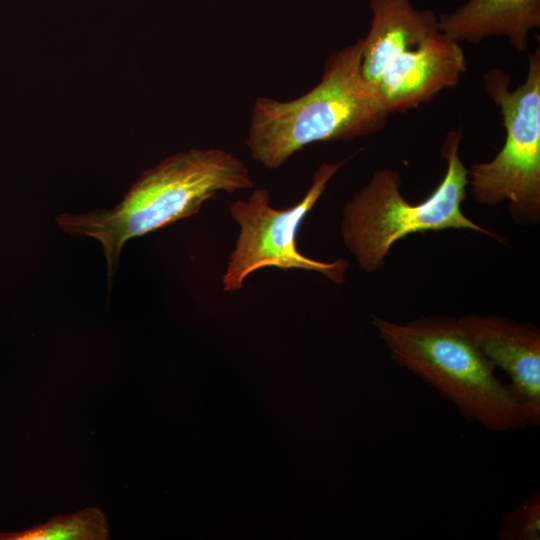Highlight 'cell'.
<instances>
[{
  "label": "cell",
  "mask_w": 540,
  "mask_h": 540,
  "mask_svg": "<svg viewBox=\"0 0 540 540\" xmlns=\"http://www.w3.org/2000/svg\"><path fill=\"white\" fill-rule=\"evenodd\" d=\"M343 164H321L305 195L289 208H274L264 188L255 189L247 200L239 199L231 205L230 214L239 226V234L222 276L225 292L242 289L244 280L264 267L302 269L319 273L336 284L345 282L347 259L318 261L303 255L296 243L300 225Z\"/></svg>",
  "instance_id": "7"
},
{
  "label": "cell",
  "mask_w": 540,
  "mask_h": 540,
  "mask_svg": "<svg viewBox=\"0 0 540 540\" xmlns=\"http://www.w3.org/2000/svg\"><path fill=\"white\" fill-rule=\"evenodd\" d=\"M461 139L460 129L447 134L440 151L446 160L444 176L421 202L411 203L403 196L399 171L381 168L345 203L340 222L341 240L364 272L373 274L382 270L392 246L414 233L468 229L501 241L497 234L462 211L468 168L459 154Z\"/></svg>",
  "instance_id": "4"
},
{
  "label": "cell",
  "mask_w": 540,
  "mask_h": 540,
  "mask_svg": "<svg viewBox=\"0 0 540 540\" xmlns=\"http://www.w3.org/2000/svg\"><path fill=\"white\" fill-rule=\"evenodd\" d=\"M458 322L492 365L510 378L508 387L526 425H539V329L496 315L470 314L458 318Z\"/></svg>",
  "instance_id": "8"
},
{
  "label": "cell",
  "mask_w": 540,
  "mask_h": 540,
  "mask_svg": "<svg viewBox=\"0 0 540 540\" xmlns=\"http://www.w3.org/2000/svg\"><path fill=\"white\" fill-rule=\"evenodd\" d=\"M363 38L332 52L319 83L293 100L259 97L247 147L267 169H278L317 142L350 141L382 130L391 114L361 72Z\"/></svg>",
  "instance_id": "2"
},
{
  "label": "cell",
  "mask_w": 540,
  "mask_h": 540,
  "mask_svg": "<svg viewBox=\"0 0 540 540\" xmlns=\"http://www.w3.org/2000/svg\"><path fill=\"white\" fill-rule=\"evenodd\" d=\"M499 537L503 540L540 539V496L538 492H535L524 503L503 517Z\"/></svg>",
  "instance_id": "11"
},
{
  "label": "cell",
  "mask_w": 540,
  "mask_h": 540,
  "mask_svg": "<svg viewBox=\"0 0 540 540\" xmlns=\"http://www.w3.org/2000/svg\"><path fill=\"white\" fill-rule=\"evenodd\" d=\"M247 165L217 148L174 154L146 170L122 201L109 210L57 216L59 227L71 236L98 240L111 281L125 243L199 212L217 193L253 188Z\"/></svg>",
  "instance_id": "1"
},
{
  "label": "cell",
  "mask_w": 540,
  "mask_h": 540,
  "mask_svg": "<svg viewBox=\"0 0 540 540\" xmlns=\"http://www.w3.org/2000/svg\"><path fill=\"white\" fill-rule=\"evenodd\" d=\"M510 76L493 68L483 76L487 95L499 108L505 142L489 161L468 169L474 200L487 206L508 202L514 221L535 225L540 219V49L528 53L525 80L515 89Z\"/></svg>",
  "instance_id": "6"
},
{
  "label": "cell",
  "mask_w": 540,
  "mask_h": 540,
  "mask_svg": "<svg viewBox=\"0 0 540 540\" xmlns=\"http://www.w3.org/2000/svg\"><path fill=\"white\" fill-rule=\"evenodd\" d=\"M109 527L105 514L97 507L56 516L24 531L3 533L0 540H106Z\"/></svg>",
  "instance_id": "10"
},
{
  "label": "cell",
  "mask_w": 540,
  "mask_h": 540,
  "mask_svg": "<svg viewBox=\"0 0 540 540\" xmlns=\"http://www.w3.org/2000/svg\"><path fill=\"white\" fill-rule=\"evenodd\" d=\"M361 72L390 113L430 101L458 85L467 62L460 43L445 36L431 10L410 0H369Z\"/></svg>",
  "instance_id": "5"
},
{
  "label": "cell",
  "mask_w": 540,
  "mask_h": 540,
  "mask_svg": "<svg viewBox=\"0 0 540 540\" xmlns=\"http://www.w3.org/2000/svg\"><path fill=\"white\" fill-rule=\"evenodd\" d=\"M438 25L458 43L506 37L516 51L524 53L530 32L540 26V0H467L441 15Z\"/></svg>",
  "instance_id": "9"
},
{
  "label": "cell",
  "mask_w": 540,
  "mask_h": 540,
  "mask_svg": "<svg viewBox=\"0 0 540 540\" xmlns=\"http://www.w3.org/2000/svg\"><path fill=\"white\" fill-rule=\"evenodd\" d=\"M372 324L399 366L435 388L469 420L494 432L526 425L508 385L458 319L423 316L396 323L373 317Z\"/></svg>",
  "instance_id": "3"
}]
</instances>
